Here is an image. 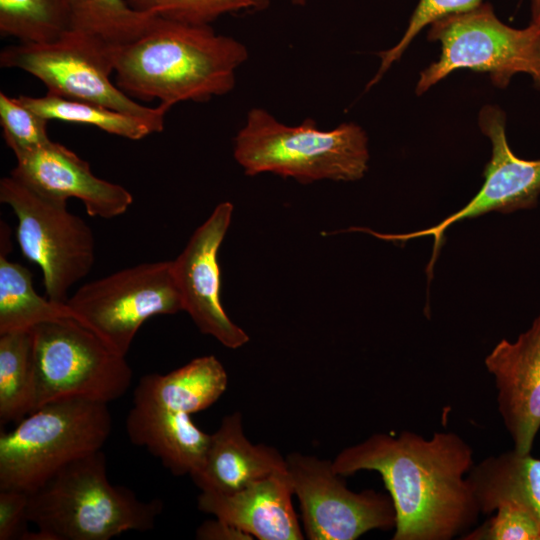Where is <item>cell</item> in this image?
<instances>
[{"mask_svg": "<svg viewBox=\"0 0 540 540\" xmlns=\"http://www.w3.org/2000/svg\"><path fill=\"white\" fill-rule=\"evenodd\" d=\"M331 464L342 476L361 470L381 475L396 514L393 540H450L481 514L464 477L473 450L454 432L429 439L411 431L376 433L343 449Z\"/></svg>", "mask_w": 540, "mask_h": 540, "instance_id": "1", "label": "cell"}, {"mask_svg": "<svg viewBox=\"0 0 540 540\" xmlns=\"http://www.w3.org/2000/svg\"><path fill=\"white\" fill-rule=\"evenodd\" d=\"M248 58L244 44L216 34L210 25L157 17L134 41L116 51V85L128 96L178 102H206L229 93L235 72Z\"/></svg>", "mask_w": 540, "mask_h": 540, "instance_id": "2", "label": "cell"}, {"mask_svg": "<svg viewBox=\"0 0 540 540\" xmlns=\"http://www.w3.org/2000/svg\"><path fill=\"white\" fill-rule=\"evenodd\" d=\"M163 503L113 485L99 450L78 458L28 493L26 540H109L154 528Z\"/></svg>", "mask_w": 540, "mask_h": 540, "instance_id": "3", "label": "cell"}, {"mask_svg": "<svg viewBox=\"0 0 540 540\" xmlns=\"http://www.w3.org/2000/svg\"><path fill=\"white\" fill-rule=\"evenodd\" d=\"M234 158L250 176L273 173L300 183L356 181L368 170V137L355 123L326 131L306 118L288 126L253 108L234 139Z\"/></svg>", "mask_w": 540, "mask_h": 540, "instance_id": "4", "label": "cell"}, {"mask_svg": "<svg viewBox=\"0 0 540 540\" xmlns=\"http://www.w3.org/2000/svg\"><path fill=\"white\" fill-rule=\"evenodd\" d=\"M112 428L108 404L46 403L0 436V490L30 493L70 462L101 450Z\"/></svg>", "mask_w": 540, "mask_h": 540, "instance_id": "5", "label": "cell"}, {"mask_svg": "<svg viewBox=\"0 0 540 540\" xmlns=\"http://www.w3.org/2000/svg\"><path fill=\"white\" fill-rule=\"evenodd\" d=\"M427 38L440 43L441 54L421 71L417 95L459 69L488 73L498 88L524 73L540 90V30L530 23L520 29L506 25L488 2L438 19L429 25Z\"/></svg>", "mask_w": 540, "mask_h": 540, "instance_id": "6", "label": "cell"}, {"mask_svg": "<svg viewBox=\"0 0 540 540\" xmlns=\"http://www.w3.org/2000/svg\"><path fill=\"white\" fill-rule=\"evenodd\" d=\"M35 409L62 399L109 403L129 389L133 371L122 356L74 318L33 329Z\"/></svg>", "mask_w": 540, "mask_h": 540, "instance_id": "7", "label": "cell"}, {"mask_svg": "<svg viewBox=\"0 0 540 540\" xmlns=\"http://www.w3.org/2000/svg\"><path fill=\"white\" fill-rule=\"evenodd\" d=\"M117 48L76 31L52 43H19L0 53L2 68H17L38 78L47 93L98 104L153 123L164 129L169 108L141 105L111 79Z\"/></svg>", "mask_w": 540, "mask_h": 540, "instance_id": "8", "label": "cell"}, {"mask_svg": "<svg viewBox=\"0 0 540 540\" xmlns=\"http://www.w3.org/2000/svg\"><path fill=\"white\" fill-rule=\"evenodd\" d=\"M0 201L15 213L17 242L23 256L40 267L46 296L66 303L69 289L94 264L91 228L66 201L42 195L11 175L0 180Z\"/></svg>", "mask_w": 540, "mask_h": 540, "instance_id": "9", "label": "cell"}, {"mask_svg": "<svg viewBox=\"0 0 540 540\" xmlns=\"http://www.w3.org/2000/svg\"><path fill=\"white\" fill-rule=\"evenodd\" d=\"M66 304L75 319L126 356L149 318L183 311L172 262H146L82 285Z\"/></svg>", "mask_w": 540, "mask_h": 540, "instance_id": "10", "label": "cell"}, {"mask_svg": "<svg viewBox=\"0 0 540 540\" xmlns=\"http://www.w3.org/2000/svg\"><path fill=\"white\" fill-rule=\"evenodd\" d=\"M286 467L308 539L355 540L370 530L395 528L389 494L372 489L351 491L330 461L315 456L291 453Z\"/></svg>", "mask_w": 540, "mask_h": 540, "instance_id": "11", "label": "cell"}, {"mask_svg": "<svg viewBox=\"0 0 540 540\" xmlns=\"http://www.w3.org/2000/svg\"><path fill=\"white\" fill-rule=\"evenodd\" d=\"M478 125L491 141L492 155L483 173L484 183L481 189L463 208L440 223L416 232L382 234L366 228H362V231L382 240L396 242L432 236L433 253L427 268L430 273L444 232L452 224L491 211L508 214L536 207L540 195V159L526 160L513 153L506 137V115L498 106H484L478 115Z\"/></svg>", "mask_w": 540, "mask_h": 540, "instance_id": "12", "label": "cell"}, {"mask_svg": "<svg viewBox=\"0 0 540 540\" xmlns=\"http://www.w3.org/2000/svg\"><path fill=\"white\" fill-rule=\"evenodd\" d=\"M233 214L230 202L218 204L192 234L183 251L172 262V270L186 311L198 329L227 348L249 341L247 333L226 314L221 302L218 251Z\"/></svg>", "mask_w": 540, "mask_h": 540, "instance_id": "13", "label": "cell"}, {"mask_svg": "<svg viewBox=\"0 0 540 540\" xmlns=\"http://www.w3.org/2000/svg\"><path fill=\"white\" fill-rule=\"evenodd\" d=\"M484 363L513 448L530 453L540 430V312L515 341L498 342Z\"/></svg>", "mask_w": 540, "mask_h": 540, "instance_id": "14", "label": "cell"}, {"mask_svg": "<svg viewBox=\"0 0 540 540\" xmlns=\"http://www.w3.org/2000/svg\"><path fill=\"white\" fill-rule=\"evenodd\" d=\"M16 161L11 176L49 198L79 199L89 216L114 218L133 203L126 188L95 176L87 161L60 143L50 141Z\"/></svg>", "mask_w": 540, "mask_h": 540, "instance_id": "15", "label": "cell"}, {"mask_svg": "<svg viewBox=\"0 0 540 540\" xmlns=\"http://www.w3.org/2000/svg\"><path fill=\"white\" fill-rule=\"evenodd\" d=\"M287 475L277 473L230 494L201 491L198 509L259 540L303 539Z\"/></svg>", "mask_w": 540, "mask_h": 540, "instance_id": "16", "label": "cell"}, {"mask_svg": "<svg viewBox=\"0 0 540 540\" xmlns=\"http://www.w3.org/2000/svg\"><path fill=\"white\" fill-rule=\"evenodd\" d=\"M286 471V458L278 450L247 439L241 414L235 412L226 415L210 434L204 462L191 477L201 491L230 494Z\"/></svg>", "mask_w": 540, "mask_h": 540, "instance_id": "17", "label": "cell"}, {"mask_svg": "<svg viewBox=\"0 0 540 540\" xmlns=\"http://www.w3.org/2000/svg\"><path fill=\"white\" fill-rule=\"evenodd\" d=\"M190 415L133 400L126 431L133 444L145 447L171 473L191 476L204 462L210 434L202 431Z\"/></svg>", "mask_w": 540, "mask_h": 540, "instance_id": "18", "label": "cell"}, {"mask_svg": "<svg viewBox=\"0 0 540 540\" xmlns=\"http://www.w3.org/2000/svg\"><path fill=\"white\" fill-rule=\"evenodd\" d=\"M466 479L480 513L491 514L502 504L514 503L540 516V458L513 448L473 464Z\"/></svg>", "mask_w": 540, "mask_h": 540, "instance_id": "19", "label": "cell"}, {"mask_svg": "<svg viewBox=\"0 0 540 540\" xmlns=\"http://www.w3.org/2000/svg\"><path fill=\"white\" fill-rule=\"evenodd\" d=\"M227 373L213 355L191 360L167 374H147L138 382L133 400L148 401L188 414L207 409L225 392Z\"/></svg>", "mask_w": 540, "mask_h": 540, "instance_id": "20", "label": "cell"}, {"mask_svg": "<svg viewBox=\"0 0 540 540\" xmlns=\"http://www.w3.org/2000/svg\"><path fill=\"white\" fill-rule=\"evenodd\" d=\"M75 316L66 303L39 295L31 272L0 254V334L30 331L50 321Z\"/></svg>", "mask_w": 540, "mask_h": 540, "instance_id": "21", "label": "cell"}, {"mask_svg": "<svg viewBox=\"0 0 540 540\" xmlns=\"http://www.w3.org/2000/svg\"><path fill=\"white\" fill-rule=\"evenodd\" d=\"M36 383L30 331L0 334V423L19 422L35 409Z\"/></svg>", "mask_w": 540, "mask_h": 540, "instance_id": "22", "label": "cell"}, {"mask_svg": "<svg viewBox=\"0 0 540 540\" xmlns=\"http://www.w3.org/2000/svg\"><path fill=\"white\" fill-rule=\"evenodd\" d=\"M71 30L120 48L143 35L158 15L133 9L126 0H70Z\"/></svg>", "mask_w": 540, "mask_h": 540, "instance_id": "23", "label": "cell"}, {"mask_svg": "<svg viewBox=\"0 0 540 540\" xmlns=\"http://www.w3.org/2000/svg\"><path fill=\"white\" fill-rule=\"evenodd\" d=\"M18 99L47 120L92 125L107 133L130 140H140L151 133L159 132L157 127L146 119L86 101L68 99L50 93L43 97L20 95Z\"/></svg>", "mask_w": 540, "mask_h": 540, "instance_id": "24", "label": "cell"}, {"mask_svg": "<svg viewBox=\"0 0 540 540\" xmlns=\"http://www.w3.org/2000/svg\"><path fill=\"white\" fill-rule=\"evenodd\" d=\"M71 30L70 0H0V33L20 43H52Z\"/></svg>", "mask_w": 540, "mask_h": 540, "instance_id": "25", "label": "cell"}, {"mask_svg": "<svg viewBox=\"0 0 540 540\" xmlns=\"http://www.w3.org/2000/svg\"><path fill=\"white\" fill-rule=\"evenodd\" d=\"M135 10L192 25H210L218 17L262 9L269 0H126Z\"/></svg>", "mask_w": 540, "mask_h": 540, "instance_id": "26", "label": "cell"}, {"mask_svg": "<svg viewBox=\"0 0 540 540\" xmlns=\"http://www.w3.org/2000/svg\"><path fill=\"white\" fill-rule=\"evenodd\" d=\"M49 120L26 107L17 98L0 93V123L3 138L15 157L32 152L52 141L47 133Z\"/></svg>", "mask_w": 540, "mask_h": 540, "instance_id": "27", "label": "cell"}, {"mask_svg": "<svg viewBox=\"0 0 540 540\" xmlns=\"http://www.w3.org/2000/svg\"><path fill=\"white\" fill-rule=\"evenodd\" d=\"M482 2L483 0H419L399 42L392 48L377 53L381 63L366 89L375 85L392 64L402 57L410 43L423 28L445 16L470 10Z\"/></svg>", "mask_w": 540, "mask_h": 540, "instance_id": "28", "label": "cell"}, {"mask_svg": "<svg viewBox=\"0 0 540 540\" xmlns=\"http://www.w3.org/2000/svg\"><path fill=\"white\" fill-rule=\"evenodd\" d=\"M496 514L464 540H540V516L532 509L514 503L500 505ZM494 511V512H495Z\"/></svg>", "mask_w": 540, "mask_h": 540, "instance_id": "29", "label": "cell"}, {"mask_svg": "<svg viewBox=\"0 0 540 540\" xmlns=\"http://www.w3.org/2000/svg\"><path fill=\"white\" fill-rule=\"evenodd\" d=\"M28 493L14 489L0 490V540H25Z\"/></svg>", "mask_w": 540, "mask_h": 540, "instance_id": "30", "label": "cell"}, {"mask_svg": "<svg viewBox=\"0 0 540 540\" xmlns=\"http://www.w3.org/2000/svg\"><path fill=\"white\" fill-rule=\"evenodd\" d=\"M196 538L201 540L252 539L247 533L217 518L203 522L196 531Z\"/></svg>", "mask_w": 540, "mask_h": 540, "instance_id": "31", "label": "cell"}, {"mask_svg": "<svg viewBox=\"0 0 540 540\" xmlns=\"http://www.w3.org/2000/svg\"><path fill=\"white\" fill-rule=\"evenodd\" d=\"M530 24L540 30V0H531V21Z\"/></svg>", "mask_w": 540, "mask_h": 540, "instance_id": "32", "label": "cell"}, {"mask_svg": "<svg viewBox=\"0 0 540 540\" xmlns=\"http://www.w3.org/2000/svg\"><path fill=\"white\" fill-rule=\"evenodd\" d=\"M291 2L295 5H304L307 0H291Z\"/></svg>", "mask_w": 540, "mask_h": 540, "instance_id": "33", "label": "cell"}]
</instances>
